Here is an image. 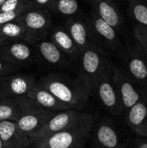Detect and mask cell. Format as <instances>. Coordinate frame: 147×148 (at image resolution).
Returning <instances> with one entry per match:
<instances>
[{
	"label": "cell",
	"instance_id": "obj_1",
	"mask_svg": "<svg viewBox=\"0 0 147 148\" xmlns=\"http://www.w3.org/2000/svg\"><path fill=\"white\" fill-rule=\"evenodd\" d=\"M36 84L50 92L69 109L81 111L91 95L82 81L62 73H52L42 76Z\"/></svg>",
	"mask_w": 147,
	"mask_h": 148
},
{
	"label": "cell",
	"instance_id": "obj_2",
	"mask_svg": "<svg viewBox=\"0 0 147 148\" xmlns=\"http://www.w3.org/2000/svg\"><path fill=\"white\" fill-rule=\"evenodd\" d=\"M79 61L80 69L78 77L92 95L97 77L112 62L107 51L94 42L90 43L86 49L81 51Z\"/></svg>",
	"mask_w": 147,
	"mask_h": 148
},
{
	"label": "cell",
	"instance_id": "obj_3",
	"mask_svg": "<svg viewBox=\"0 0 147 148\" xmlns=\"http://www.w3.org/2000/svg\"><path fill=\"white\" fill-rule=\"evenodd\" d=\"M94 117L69 129L56 133L32 143L36 148H85L94 124Z\"/></svg>",
	"mask_w": 147,
	"mask_h": 148
},
{
	"label": "cell",
	"instance_id": "obj_4",
	"mask_svg": "<svg viewBox=\"0 0 147 148\" xmlns=\"http://www.w3.org/2000/svg\"><path fill=\"white\" fill-rule=\"evenodd\" d=\"M113 62L107 66L97 77L93 94L95 93L101 106L113 116L124 114L121 99L113 78Z\"/></svg>",
	"mask_w": 147,
	"mask_h": 148
},
{
	"label": "cell",
	"instance_id": "obj_5",
	"mask_svg": "<svg viewBox=\"0 0 147 148\" xmlns=\"http://www.w3.org/2000/svg\"><path fill=\"white\" fill-rule=\"evenodd\" d=\"M18 20L25 28V42L31 45L49 36L54 27L51 13L46 9L33 8L28 10L18 17Z\"/></svg>",
	"mask_w": 147,
	"mask_h": 148
},
{
	"label": "cell",
	"instance_id": "obj_6",
	"mask_svg": "<svg viewBox=\"0 0 147 148\" xmlns=\"http://www.w3.org/2000/svg\"><path fill=\"white\" fill-rule=\"evenodd\" d=\"M94 117L92 114L75 109H67L55 113L31 138V143L56 133L69 129ZM32 145V144H31Z\"/></svg>",
	"mask_w": 147,
	"mask_h": 148
},
{
	"label": "cell",
	"instance_id": "obj_7",
	"mask_svg": "<svg viewBox=\"0 0 147 148\" xmlns=\"http://www.w3.org/2000/svg\"><path fill=\"white\" fill-rule=\"evenodd\" d=\"M91 40L105 50L120 52L124 46L118 31L110 24L91 11L86 17Z\"/></svg>",
	"mask_w": 147,
	"mask_h": 148
},
{
	"label": "cell",
	"instance_id": "obj_8",
	"mask_svg": "<svg viewBox=\"0 0 147 148\" xmlns=\"http://www.w3.org/2000/svg\"><path fill=\"white\" fill-rule=\"evenodd\" d=\"M95 148H128L118 126L109 118L94 121L90 138Z\"/></svg>",
	"mask_w": 147,
	"mask_h": 148
},
{
	"label": "cell",
	"instance_id": "obj_9",
	"mask_svg": "<svg viewBox=\"0 0 147 148\" xmlns=\"http://www.w3.org/2000/svg\"><path fill=\"white\" fill-rule=\"evenodd\" d=\"M123 67L129 76L147 94V58L139 47L126 46L120 52Z\"/></svg>",
	"mask_w": 147,
	"mask_h": 148
},
{
	"label": "cell",
	"instance_id": "obj_10",
	"mask_svg": "<svg viewBox=\"0 0 147 148\" xmlns=\"http://www.w3.org/2000/svg\"><path fill=\"white\" fill-rule=\"evenodd\" d=\"M113 78L121 99L124 113L136 103L147 99L146 93L121 67L113 64Z\"/></svg>",
	"mask_w": 147,
	"mask_h": 148
},
{
	"label": "cell",
	"instance_id": "obj_11",
	"mask_svg": "<svg viewBox=\"0 0 147 148\" xmlns=\"http://www.w3.org/2000/svg\"><path fill=\"white\" fill-rule=\"evenodd\" d=\"M57 112L45 110L34 102L28 106L15 121L18 128L29 139Z\"/></svg>",
	"mask_w": 147,
	"mask_h": 148
},
{
	"label": "cell",
	"instance_id": "obj_12",
	"mask_svg": "<svg viewBox=\"0 0 147 148\" xmlns=\"http://www.w3.org/2000/svg\"><path fill=\"white\" fill-rule=\"evenodd\" d=\"M33 45L24 42H9L0 46V58L19 68L31 64L35 58Z\"/></svg>",
	"mask_w": 147,
	"mask_h": 148
},
{
	"label": "cell",
	"instance_id": "obj_13",
	"mask_svg": "<svg viewBox=\"0 0 147 148\" xmlns=\"http://www.w3.org/2000/svg\"><path fill=\"white\" fill-rule=\"evenodd\" d=\"M36 56L42 62L56 69H66L70 65L68 56H66L49 39H43L33 44Z\"/></svg>",
	"mask_w": 147,
	"mask_h": 148
},
{
	"label": "cell",
	"instance_id": "obj_14",
	"mask_svg": "<svg viewBox=\"0 0 147 148\" xmlns=\"http://www.w3.org/2000/svg\"><path fill=\"white\" fill-rule=\"evenodd\" d=\"M98 16L110 24L117 31L122 29L124 18L114 0H88Z\"/></svg>",
	"mask_w": 147,
	"mask_h": 148
},
{
	"label": "cell",
	"instance_id": "obj_15",
	"mask_svg": "<svg viewBox=\"0 0 147 148\" xmlns=\"http://www.w3.org/2000/svg\"><path fill=\"white\" fill-rule=\"evenodd\" d=\"M0 139L5 148H29L32 144L30 139L11 121H0Z\"/></svg>",
	"mask_w": 147,
	"mask_h": 148
},
{
	"label": "cell",
	"instance_id": "obj_16",
	"mask_svg": "<svg viewBox=\"0 0 147 148\" xmlns=\"http://www.w3.org/2000/svg\"><path fill=\"white\" fill-rule=\"evenodd\" d=\"M35 76L26 74H12L3 77V87L7 98L27 96L36 85Z\"/></svg>",
	"mask_w": 147,
	"mask_h": 148
},
{
	"label": "cell",
	"instance_id": "obj_17",
	"mask_svg": "<svg viewBox=\"0 0 147 148\" xmlns=\"http://www.w3.org/2000/svg\"><path fill=\"white\" fill-rule=\"evenodd\" d=\"M123 115L126 125L137 136L147 137V99L133 105Z\"/></svg>",
	"mask_w": 147,
	"mask_h": 148
},
{
	"label": "cell",
	"instance_id": "obj_18",
	"mask_svg": "<svg viewBox=\"0 0 147 148\" xmlns=\"http://www.w3.org/2000/svg\"><path fill=\"white\" fill-rule=\"evenodd\" d=\"M64 27L80 51L83 50L90 43L94 42L89 35L86 18H83L78 15L68 17L65 22Z\"/></svg>",
	"mask_w": 147,
	"mask_h": 148
},
{
	"label": "cell",
	"instance_id": "obj_19",
	"mask_svg": "<svg viewBox=\"0 0 147 148\" xmlns=\"http://www.w3.org/2000/svg\"><path fill=\"white\" fill-rule=\"evenodd\" d=\"M27 97L30 99L36 106L48 111L60 112L69 109L60 101H58L50 92L37 85L36 82L28 93Z\"/></svg>",
	"mask_w": 147,
	"mask_h": 148
},
{
	"label": "cell",
	"instance_id": "obj_20",
	"mask_svg": "<svg viewBox=\"0 0 147 148\" xmlns=\"http://www.w3.org/2000/svg\"><path fill=\"white\" fill-rule=\"evenodd\" d=\"M49 40L69 58L79 59L81 51L66 30L64 25H54L49 34Z\"/></svg>",
	"mask_w": 147,
	"mask_h": 148
},
{
	"label": "cell",
	"instance_id": "obj_21",
	"mask_svg": "<svg viewBox=\"0 0 147 148\" xmlns=\"http://www.w3.org/2000/svg\"><path fill=\"white\" fill-rule=\"evenodd\" d=\"M33 101L27 96L10 97L0 101V121H16L20 114Z\"/></svg>",
	"mask_w": 147,
	"mask_h": 148
},
{
	"label": "cell",
	"instance_id": "obj_22",
	"mask_svg": "<svg viewBox=\"0 0 147 148\" xmlns=\"http://www.w3.org/2000/svg\"><path fill=\"white\" fill-rule=\"evenodd\" d=\"M127 14L134 26L147 28V0H129Z\"/></svg>",
	"mask_w": 147,
	"mask_h": 148
},
{
	"label": "cell",
	"instance_id": "obj_23",
	"mask_svg": "<svg viewBox=\"0 0 147 148\" xmlns=\"http://www.w3.org/2000/svg\"><path fill=\"white\" fill-rule=\"evenodd\" d=\"M0 32L3 38L9 42H17L24 41L26 39V31L23 24L18 20L3 23L0 25Z\"/></svg>",
	"mask_w": 147,
	"mask_h": 148
},
{
	"label": "cell",
	"instance_id": "obj_24",
	"mask_svg": "<svg viewBox=\"0 0 147 148\" xmlns=\"http://www.w3.org/2000/svg\"><path fill=\"white\" fill-rule=\"evenodd\" d=\"M80 10L78 0H55L49 11L67 18L77 16Z\"/></svg>",
	"mask_w": 147,
	"mask_h": 148
},
{
	"label": "cell",
	"instance_id": "obj_25",
	"mask_svg": "<svg viewBox=\"0 0 147 148\" xmlns=\"http://www.w3.org/2000/svg\"><path fill=\"white\" fill-rule=\"evenodd\" d=\"M32 3L29 0H5L0 6V12L5 11H22L33 9Z\"/></svg>",
	"mask_w": 147,
	"mask_h": 148
},
{
	"label": "cell",
	"instance_id": "obj_26",
	"mask_svg": "<svg viewBox=\"0 0 147 148\" xmlns=\"http://www.w3.org/2000/svg\"><path fill=\"white\" fill-rule=\"evenodd\" d=\"M133 36L136 44L139 47L147 58V28L142 26H134Z\"/></svg>",
	"mask_w": 147,
	"mask_h": 148
},
{
	"label": "cell",
	"instance_id": "obj_27",
	"mask_svg": "<svg viewBox=\"0 0 147 148\" xmlns=\"http://www.w3.org/2000/svg\"><path fill=\"white\" fill-rule=\"evenodd\" d=\"M17 70V67L10 64V62H6L5 60L0 58V77L7 76L12 74H15V72Z\"/></svg>",
	"mask_w": 147,
	"mask_h": 148
},
{
	"label": "cell",
	"instance_id": "obj_28",
	"mask_svg": "<svg viewBox=\"0 0 147 148\" xmlns=\"http://www.w3.org/2000/svg\"><path fill=\"white\" fill-rule=\"evenodd\" d=\"M23 12L22 11H5L0 12V25L16 20Z\"/></svg>",
	"mask_w": 147,
	"mask_h": 148
},
{
	"label": "cell",
	"instance_id": "obj_29",
	"mask_svg": "<svg viewBox=\"0 0 147 148\" xmlns=\"http://www.w3.org/2000/svg\"><path fill=\"white\" fill-rule=\"evenodd\" d=\"M128 148H147V137L137 136L130 142Z\"/></svg>",
	"mask_w": 147,
	"mask_h": 148
},
{
	"label": "cell",
	"instance_id": "obj_30",
	"mask_svg": "<svg viewBox=\"0 0 147 148\" xmlns=\"http://www.w3.org/2000/svg\"><path fill=\"white\" fill-rule=\"evenodd\" d=\"M55 0H30L34 8H40V9H46L49 10L50 6L54 3Z\"/></svg>",
	"mask_w": 147,
	"mask_h": 148
},
{
	"label": "cell",
	"instance_id": "obj_31",
	"mask_svg": "<svg viewBox=\"0 0 147 148\" xmlns=\"http://www.w3.org/2000/svg\"><path fill=\"white\" fill-rule=\"evenodd\" d=\"M3 77H0V101L7 98L6 93L4 90V87H3Z\"/></svg>",
	"mask_w": 147,
	"mask_h": 148
},
{
	"label": "cell",
	"instance_id": "obj_32",
	"mask_svg": "<svg viewBox=\"0 0 147 148\" xmlns=\"http://www.w3.org/2000/svg\"><path fill=\"white\" fill-rule=\"evenodd\" d=\"M6 42H7V41L3 38V36H2V34H1V32H0V46L3 45V44L6 43Z\"/></svg>",
	"mask_w": 147,
	"mask_h": 148
},
{
	"label": "cell",
	"instance_id": "obj_33",
	"mask_svg": "<svg viewBox=\"0 0 147 148\" xmlns=\"http://www.w3.org/2000/svg\"><path fill=\"white\" fill-rule=\"evenodd\" d=\"M0 148H5L3 144V142H2V140H1V139H0Z\"/></svg>",
	"mask_w": 147,
	"mask_h": 148
},
{
	"label": "cell",
	"instance_id": "obj_34",
	"mask_svg": "<svg viewBox=\"0 0 147 148\" xmlns=\"http://www.w3.org/2000/svg\"><path fill=\"white\" fill-rule=\"evenodd\" d=\"M4 1H5V0H0V6L3 3V2H4Z\"/></svg>",
	"mask_w": 147,
	"mask_h": 148
},
{
	"label": "cell",
	"instance_id": "obj_35",
	"mask_svg": "<svg viewBox=\"0 0 147 148\" xmlns=\"http://www.w3.org/2000/svg\"><path fill=\"white\" fill-rule=\"evenodd\" d=\"M123 1H127V2H128V1H129V0H123Z\"/></svg>",
	"mask_w": 147,
	"mask_h": 148
},
{
	"label": "cell",
	"instance_id": "obj_36",
	"mask_svg": "<svg viewBox=\"0 0 147 148\" xmlns=\"http://www.w3.org/2000/svg\"><path fill=\"white\" fill-rule=\"evenodd\" d=\"M30 148H36V147H30Z\"/></svg>",
	"mask_w": 147,
	"mask_h": 148
},
{
	"label": "cell",
	"instance_id": "obj_37",
	"mask_svg": "<svg viewBox=\"0 0 147 148\" xmlns=\"http://www.w3.org/2000/svg\"><path fill=\"white\" fill-rule=\"evenodd\" d=\"M29 1H30V0H29Z\"/></svg>",
	"mask_w": 147,
	"mask_h": 148
},
{
	"label": "cell",
	"instance_id": "obj_38",
	"mask_svg": "<svg viewBox=\"0 0 147 148\" xmlns=\"http://www.w3.org/2000/svg\"><path fill=\"white\" fill-rule=\"evenodd\" d=\"M29 148H30V147H29Z\"/></svg>",
	"mask_w": 147,
	"mask_h": 148
}]
</instances>
